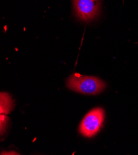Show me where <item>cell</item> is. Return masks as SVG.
<instances>
[{
  "mask_svg": "<svg viewBox=\"0 0 138 155\" xmlns=\"http://www.w3.org/2000/svg\"><path fill=\"white\" fill-rule=\"evenodd\" d=\"M67 87L69 89L81 94L97 95L105 89L106 84L96 77L74 74L68 79Z\"/></svg>",
  "mask_w": 138,
  "mask_h": 155,
  "instance_id": "cell-1",
  "label": "cell"
},
{
  "mask_svg": "<svg viewBox=\"0 0 138 155\" xmlns=\"http://www.w3.org/2000/svg\"><path fill=\"white\" fill-rule=\"evenodd\" d=\"M104 119L105 112L102 108H94L83 118L79 126V132L86 137L95 136L102 127Z\"/></svg>",
  "mask_w": 138,
  "mask_h": 155,
  "instance_id": "cell-2",
  "label": "cell"
},
{
  "mask_svg": "<svg viewBox=\"0 0 138 155\" xmlns=\"http://www.w3.org/2000/svg\"><path fill=\"white\" fill-rule=\"evenodd\" d=\"M76 16L89 22L98 17L100 12L101 0H73Z\"/></svg>",
  "mask_w": 138,
  "mask_h": 155,
  "instance_id": "cell-3",
  "label": "cell"
},
{
  "mask_svg": "<svg viewBox=\"0 0 138 155\" xmlns=\"http://www.w3.org/2000/svg\"><path fill=\"white\" fill-rule=\"evenodd\" d=\"M14 107V101L6 93L1 94V114H8Z\"/></svg>",
  "mask_w": 138,
  "mask_h": 155,
  "instance_id": "cell-4",
  "label": "cell"
},
{
  "mask_svg": "<svg viewBox=\"0 0 138 155\" xmlns=\"http://www.w3.org/2000/svg\"><path fill=\"white\" fill-rule=\"evenodd\" d=\"M8 121V118L5 116V114H1V133L3 134V130L6 129V126L7 125Z\"/></svg>",
  "mask_w": 138,
  "mask_h": 155,
  "instance_id": "cell-5",
  "label": "cell"
}]
</instances>
